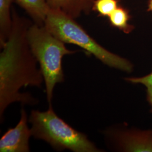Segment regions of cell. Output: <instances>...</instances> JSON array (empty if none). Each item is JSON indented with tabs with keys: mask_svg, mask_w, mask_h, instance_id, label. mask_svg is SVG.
Returning <instances> with one entry per match:
<instances>
[{
	"mask_svg": "<svg viewBox=\"0 0 152 152\" xmlns=\"http://www.w3.org/2000/svg\"><path fill=\"white\" fill-rule=\"evenodd\" d=\"M13 23L10 35L1 48L0 119L12 103L34 105L38 100L29 93L20 92L23 87H41L44 82L37 61L28 44L27 33L33 22L20 16L12 9Z\"/></svg>",
	"mask_w": 152,
	"mask_h": 152,
	"instance_id": "6da1fadb",
	"label": "cell"
},
{
	"mask_svg": "<svg viewBox=\"0 0 152 152\" xmlns=\"http://www.w3.org/2000/svg\"><path fill=\"white\" fill-rule=\"evenodd\" d=\"M27 38L44 77L49 107H52L55 86L64 81L63 58L65 55L76 54L80 50L66 48L65 43L55 37L44 26H39L33 22L28 29Z\"/></svg>",
	"mask_w": 152,
	"mask_h": 152,
	"instance_id": "7a4b0ae2",
	"label": "cell"
},
{
	"mask_svg": "<svg viewBox=\"0 0 152 152\" xmlns=\"http://www.w3.org/2000/svg\"><path fill=\"white\" fill-rule=\"evenodd\" d=\"M28 121L32 137L46 142L56 151L102 152L86 134L76 130L60 118L53 106L43 112L33 110Z\"/></svg>",
	"mask_w": 152,
	"mask_h": 152,
	"instance_id": "3957f363",
	"label": "cell"
},
{
	"mask_svg": "<svg viewBox=\"0 0 152 152\" xmlns=\"http://www.w3.org/2000/svg\"><path fill=\"white\" fill-rule=\"evenodd\" d=\"M44 26L65 44L80 47L88 55H92L109 67L126 72L132 71L133 66L129 60L105 49L87 33L76 19L63 12L50 9Z\"/></svg>",
	"mask_w": 152,
	"mask_h": 152,
	"instance_id": "277c9868",
	"label": "cell"
},
{
	"mask_svg": "<svg viewBox=\"0 0 152 152\" xmlns=\"http://www.w3.org/2000/svg\"><path fill=\"white\" fill-rule=\"evenodd\" d=\"M107 136L122 152H152V130H109Z\"/></svg>",
	"mask_w": 152,
	"mask_h": 152,
	"instance_id": "5b68a950",
	"label": "cell"
},
{
	"mask_svg": "<svg viewBox=\"0 0 152 152\" xmlns=\"http://www.w3.org/2000/svg\"><path fill=\"white\" fill-rule=\"evenodd\" d=\"M28 115L26 110L21 109L20 120L16 126L6 131L0 139L1 152H30L29 139L31 130L28 126Z\"/></svg>",
	"mask_w": 152,
	"mask_h": 152,
	"instance_id": "8992f818",
	"label": "cell"
},
{
	"mask_svg": "<svg viewBox=\"0 0 152 152\" xmlns=\"http://www.w3.org/2000/svg\"><path fill=\"white\" fill-rule=\"evenodd\" d=\"M95 0H47L50 9L61 11L76 19L92 11Z\"/></svg>",
	"mask_w": 152,
	"mask_h": 152,
	"instance_id": "52a82bcc",
	"label": "cell"
},
{
	"mask_svg": "<svg viewBox=\"0 0 152 152\" xmlns=\"http://www.w3.org/2000/svg\"><path fill=\"white\" fill-rule=\"evenodd\" d=\"M31 18L32 22L44 26L50 8L47 0H14Z\"/></svg>",
	"mask_w": 152,
	"mask_h": 152,
	"instance_id": "ba28073f",
	"label": "cell"
},
{
	"mask_svg": "<svg viewBox=\"0 0 152 152\" xmlns=\"http://www.w3.org/2000/svg\"><path fill=\"white\" fill-rule=\"evenodd\" d=\"M14 0H0V48L7 41L11 33L13 17L12 4Z\"/></svg>",
	"mask_w": 152,
	"mask_h": 152,
	"instance_id": "9c48e42d",
	"label": "cell"
},
{
	"mask_svg": "<svg viewBox=\"0 0 152 152\" xmlns=\"http://www.w3.org/2000/svg\"><path fill=\"white\" fill-rule=\"evenodd\" d=\"M108 18L112 27L117 28L125 33L129 34L134 29V27L129 23L130 19L129 11L121 6H119Z\"/></svg>",
	"mask_w": 152,
	"mask_h": 152,
	"instance_id": "30bf717a",
	"label": "cell"
},
{
	"mask_svg": "<svg viewBox=\"0 0 152 152\" xmlns=\"http://www.w3.org/2000/svg\"><path fill=\"white\" fill-rule=\"evenodd\" d=\"M119 0H95L92 11L96 12L99 16L108 17L119 6Z\"/></svg>",
	"mask_w": 152,
	"mask_h": 152,
	"instance_id": "8fae6325",
	"label": "cell"
},
{
	"mask_svg": "<svg viewBox=\"0 0 152 152\" xmlns=\"http://www.w3.org/2000/svg\"><path fill=\"white\" fill-rule=\"evenodd\" d=\"M125 80L132 83L142 84L147 88H152V72L147 76L141 77H127Z\"/></svg>",
	"mask_w": 152,
	"mask_h": 152,
	"instance_id": "7c38bea8",
	"label": "cell"
},
{
	"mask_svg": "<svg viewBox=\"0 0 152 152\" xmlns=\"http://www.w3.org/2000/svg\"><path fill=\"white\" fill-rule=\"evenodd\" d=\"M147 99L152 107V88H147Z\"/></svg>",
	"mask_w": 152,
	"mask_h": 152,
	"instance_id": "4fadbf2b",
	"label": "cell"
},
{
	"mask_svg": "<svg viewBox=\"0 0 152 152\" xmlns=\"http://www.w3.org/2000/svg\"><path fill=\"white\" fill-rule=\"evenodd\" d=\"M148 11L152 12V0H149L148 6Z\"/></svg>",
	"mask_w": 152,
	"mask_h": 152,
	"instance_id": "5bb4252c",
	"label": "cell"
}]
</instances>
